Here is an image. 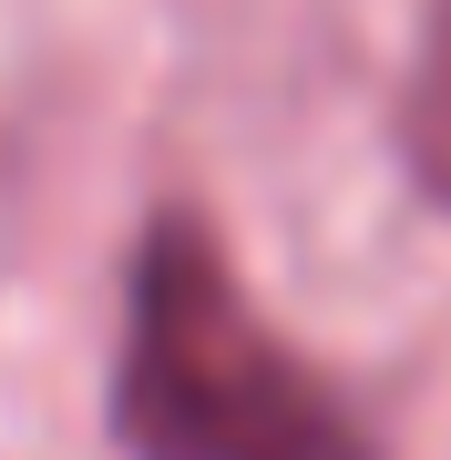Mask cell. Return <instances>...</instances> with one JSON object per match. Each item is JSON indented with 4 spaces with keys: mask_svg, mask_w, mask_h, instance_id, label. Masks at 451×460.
<instances>
[{
    "mask_svg": "<svg viewBox=\"0 0 451 460\" xmlns=\"http://www.w3.org/2000/svg\"><path fill=\"white\" fill-rule=\"evenodd\" d=\"M401 164L410 184L451 215V0L420 11V41H410V83H401Z\"/></svg>",
    "mask_w": 451,
    "mask_h": 460,
    "instance_id": "7a4b0ae2",
    "label": "cell"
},
{
    "mask_svg": "<svg viewBox=\"0 0 451 460\" xmlns=\"http://www.w3.org/2000/svg\"><path fill=\"white\" fill-rule=\"evenodd\" d=\"M113 440L123 460H380L369 420L267 328L195 205H154L123 256Z\"/></svg>",
    "mask_w": 451,
    "mask_h": 460,
    "instance_id": "6da1fadb",
    "label": "cell"
}]
</instances>
